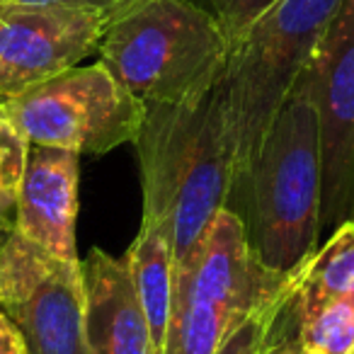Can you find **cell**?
Masks as SVG:
<instances>
[{"instance_id":"cell-1","label":"cell","mask_w":354,"mask_h":354,"mask_svg":"<svg viewBox=\"0 0 354 354\" xmlns=\"http://www.w3.org/2000/svg\"><path fill=\"white\" fill-rule=\"evenodd\" d=\"M133 146L143 185V221L165 236L175 260L228 207L236 185V138L214 88L185 104H146Z\"/></svg>"},{"instance_id":"cell-2","label":"cell","mask_w":354,"mask_h":354,"mask_svg":"<svg viewBox=\"0 0 354 354\" xmlns=\"http://www.w3.org/2000/svg\"><path fill=\"white\" fill-rule=\"evenodd\" d=\"M233 192L245 202V214L238 216L257 260L279 274H294L315 252L323 202L318 114L306 73L277 112Z\"/></svg>"},{"instance_id":"cell-3","label":"cell","mask_w":354,"mask_h":354,"mask_svg":"<svg viewBox=\"0 0 354 354\" xmlns=\"http://www.w3.org/2000/svg\"><path fill=\"white\" fill-rule=\"evenodd\" d=\"M231 39L192 0H141L112 22L100 61L143 104L202 100L221 80Z\"/></svg>"},{"instance_id":"cell-4","label":"cell","mask_w":354,"mask_h":354,"mask_svg":"<svg viewBox=\"0 0 354 354\" xmlns=\"http://www.w3.org/2000/svg\"><path fill=\"white\" fill-rule=\"evenodd\" d=\"M337 8L339 0H279L231 44L216 90L236 138V183L306 73Z\"/></svg>"},{"instance_id":"cell-5","label":"cell","mask_w":354,"mask_h":354,"mask_svg":"<svg viewBox=\"0 0 354 354\" xmlns=\"http://www.w3.org/2000/svg\"><path fill=\"white\" fill-rule=\"evenodd\" d=\"M3 102L30 143L78 156L133 143L146 117V104L102 61L73 66Z\"/></svg>"},{"instance_id":"cell-6","label":"cell","mask_w":354,"mask_h":354,"mask_svg":"<svg viewBox=\"0 0 354 354\" xmlns=\"http://www.w3.org/2000/svg\"><path fill=\"white\" fill-rule=\"evenodd\" d=\"M0 310L27 354H90L80 262L59 260L12 228L0 243Z\"/></svg>"},{"instance_id":"cell-7","label":"cell","mask_w":354,"mask_h":354,"mask_svg":"<svg viewBox=\"0 0 354 354\" xmlns=\"http://www.w3.org/2000/svg\"><path fill=\"white\" fill-rule=\"evenodd\" d=\"M306 75L320 131V231H335L354 207V0H339Z\"/></svg>"},{"instance_id":"cell-8","label":"cell","mask_w":354,"mask_h":354,"mask_svg":"<svg viewBox=\"0 0 354 354\" xmlns=\"http://www.w3.org/2000/svg\"><path fill=\"white\" fill-rule=\"evenodd\" d=\"M109 20L61 6H0V97H12L100 51Z\"/></svg>"},{"instance_id":"cell-9","label":"cell","mask_w":354,"mask_h":354,"mask_svg":"<svg viewBox=\"0 0 354 354\" xmlns=\"http://www.w3.org/2000/svg\"><path fill=\"white\" fill-rule=\"evenodd\" d=\"M78 153L30 146L12 231L64 262H80L75 250Z\"/></svg>"},{"instance_id":"cell-10","label":"cell","mask_w":354,"mask_h":354,"mask_svg":"<svg viewBox=\"0 0 354 354\" xmlns=\"http://www.w3.org/2000/svg\"><path fill=\"white\" fill-rule=\"evenodd\" d=\"M90 354H160L138 304L127 257L93 248L80 260Z\"/></svg>"},{"instance_id":"cell-11","label":"cell","mask_w":354,"mask_h":354,"mask_svg":"<svg viewBox=\"0 0 354 354\" xmlns=\"http://www.w3.org/2000/svg\"><path fill=\"white\" fill-rule=\"evenodd\" d=\"M127 265L138 304H141V310L151 328L153 342L162 354L167 323H170L172 270H175V255H172L170 243L160 231L141 226L136 241L127 252Z\"/></svg>"},{"instance_id":"cell-12","label":"cell","mask_w":354,"mask_h":354,"mask_svg":"<svg viewBox=\"0 0 354 354\" xmlns=\"http://www.w3.org/2000/svg\"><path fill=\"white\" fill-rule=\"evenodd\" d=\"M354 294V226L344 221L333 238L296 270L291 301L299 308Z\"/></svg>"},{"instance_id":"cell-13","label":"cell","mask_w":354,"mask_h":354,"mask_svg":"<svg viewBox=\"0 0 354 354\" xmlns=\"http://www.w3.org/2000/svg\"><path fill=\"white\" fill-rule=\"evenodd\" d=\"M289 308L310 354H354V294L306 308L294 306L289 294Z\"/></svg>"},{"instance_id":"cell-14","label":"cell","mask_w":354,"mask_h":354,"mask_svg":"<svg viewBox=\"0 0 354 354\" xmlns=\"http://www.w3.org/2000/svg\"><path fill=\"white\" fill-rule=\"evenodd\" d=\"M30 146L32 143L20 131L0 97V231H10L15 221Z\"/></svg>"},{"instance_id":"cell-15","label":"cell","mask_w":354,"mask_h":354,"mask_svg":"<svg viewBox=\"0 0 354 354\" xmlns=\"http://www.w3.org/2000/svg\"><path fill=\"white\" fill-rule=\"evenodd\" d=\"M209 10L221 22L231 44L279 0H207Z\"/></svg>"},{"instance_id":"cell-16","label":"cell","mask_w":354,"mask_h":354,"mask_svg":"<svg viewBox=\"0 0 354 354\" xmlns=\"http://www.w3.org/2000/svg\"><path fill=\"white\" fill-rule=\"evenodd\" d=\"M281 304H284V301H281ZM281 304L272 306V308L262 310V313L250 315L245 323H241L233 330L231 337L218 347L216 354H260L267 333H270V328H272V320H274Z\"/></svg>"},{"instance_id":"cell-17","label":"cell","mask_w":354,"mask_h":354,"mask_svg":"<svg viewBox=\"0 0 354 354\" xmlns=\"http://www.w3.org/2000/svg\"><path fill=\"white\" fill-rule=\"evenodd\" d=\"M260 354H310L308 349L304 347V342H301L299 333H296L294 315H291V308H289V296H286L284 304L277 310Z\"/></svg>"},{"instance_id":"cell-18","label":"cell","mask_w":354,"mask_h":354,"mask_svg":"<svg viewBox=\"0 0 354 354\" xmlns=\"http://www.w3.org/2000/svg\"><path fill=\"white\" fill-rule=\"evenodd\" d=\"M3 3H22V6H61V8H75V10H88L95 15H102L112 25L117 17L129 12L141 0H0Z\"/></svg>"},{"instance_id":"cell-19","label":"cell","mask_w":354,"mask_h":354,"mask_svg":"<svg viewBox=\"0 0 354 354\" xmlns=\"http://www.w3.org/2000/svg\"><path fill=\"white\" fill-rule=\"evenodd\" d=\"M0 354H27V344L12 320L0 310Z\"/></svg>"},{"instance_id":"cell-20","label":"cell","mask_w":354,"mask_h":354,"mask_svg":"<svg viewBox=\"0 0 354 354\" xmlns=\"http://www.w3.org/2000/svg\"><path fill=\"white\" fill-rule=\"evenodd\" d=\"M349 221H352V226H354V207H352V216H349Z\"/></svg>"}]
</instances>
